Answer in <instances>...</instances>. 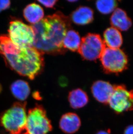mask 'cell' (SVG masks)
Wrapping results in <instances>:
<instances>
[{
  "label": "cell",
  "mask_w": 133,
  "mask_h": 134,
  "mask_svg": "<svg viewBox=\"0 0 133 134\" xmlns=\"http://www.w3.org/2000/svg\"><path fill=\"white\" fill-rule=\"evenodd\" d=\"M34 31L33 47L43 54L62 55L66 49L63 41L68 30L71 29L70 18L60 12L43 18L31 25Z\"/></svg>",
  "instance_id": "6da1fadb"
},
{
  "label": "cell",
  "mask_w": 133,
  "mask_h": 134,
  "mask_svg": "<svg viewBox=\"0 0 133 134\" xmlns=\"http://www.w3.org/2000/svg\"><path fill=\"white\" fill-rule=\"evenodd\" d=\"M104 42L108 48L119 49L122 44L123 38L119 30L111 27L105 31Z\"/></svg>",
  "instance_id": "4fadbf2b"
},
{
  "label": "cell",
  "mask_w": 133,
  "mask_h": 134,
  "mask_svg": "<svg viewBox=\"0 0 133 134\" xmlns=\"http://www.w3.org/2000/svg\"><path fill=\"white\" fill-rule=\"evenodd\" d=\"M81 41V39L78 32L71 29L68 30L63 40V47L66 49L73 52L78 51Z\"/></svg>",
  "instance_id": "e0dca14e"
},
{
  "label": "cell",
  "mask_w": 133,
  "mask_h": 134,
  "mask_svg": "<svg viewBox=\"0 0 133 134\" xmlns=\"http://www.w3.org/2000/svg\"><path fill=\"white\" fill-rule=\"evenodd\" d=\"M124 134H133V125L127 126L124 130Z\"/></svg>",
  "instance_id": "44dd1931"
},
{
  "label": "cell",
  "mask_w": 133,
  "mask_h": 134,
  "mask_svg": "<svg viewBox=\"0 0 133 134\" xmlns=\"http://www.w3.org/2000/svg\"><path fill=\"white\" fill-rule=\"evenodd\" d=\"M8 37L12 43L20 48L33 47L34 31L31 26L28 25L21 20L15 19L10 22Z\"/></svg>",
  "instance_id": "5b68a950"
},
{
  "label": "cell",
  "mask_w": 133,
  "mask_h": 134,
  "mask_svg": "<svg viewBox=\"0 0 133 134\" xmlns=\"http://www.w3.org/2000/svg\"><path fill=\"white\" fill-rule=\"evenodd\" d=\"M38 1L46 8H53L58 2V1Z\"/></svg>",
  "instance_id": "d6986e66"
},
{
  "label": "cell",
  "mask_w": 133,
  "mask_h": 134,
  "mask_svg": "<svg viewBox=\"0 0 133 134\" xmlns=\"http://www.w3.org/2000/svg\"><path fill=\"white\" fill-rule=\"evenodd\" d=\"M93 10L89 7H80L72 12L70 15V19L75 24L85 25L93 21Z\"/></svg>",
  "instance_id": "7c38bea8"
},
{
  "label": "cell",
  "mask_w": 133,
  "mask_h": 134,
  "mask_svg": "<svg viewBox=\"0 0 133 134\" xmlns=\"http://www.w3.org/2000/svg\"><path fill=\"white\" fill-rule=\"evenodd\" d=\"M98 11L102 14H109L113 12L118 5L117 1L114 0H101L95 3Z\"/></svg>",
  "instance_id": "ac0fdd59"
},
{
  "label": "cell",
  "mask_w": 133,
  "mask_h": 134,
  "mask_svg": "<svg viewBox=\"0 0 133 134\" xmlns=\"http://www.w3.org/2000/svg\"><path fill=\"white\" fill-rule=\"evenodd\" d=\"M81 120L77 114L68 113L62 115L59 121V127L64 133L73 134L79 129Z\"/></svg>",
  "instance_id": "30bf717a"
},
{
  "label": "cell",
  "mask_w": 133,
  "mask_h": 134,
  "mask_svg": "<svg viewBox=\"0 0 133 134\" xmlns=\"http://www.w3.org/2000/svg\"><path fill=\"white\" fill-rule=\"evenodd\" d=\"M1 91H2V86H1V85L0 84V93L1 92Z\"/></svg>",
  "instance_id": "d4e9b609"
},
{
  "label": "cell",
  "mask_w": 133,
  "mask_h": 134,
  "mask_svg": "<svg viewBox=\"0 0 133 134\" xmlns=\"http://www.w3.org/2000/svg\"><path fill=\"white\" fill-rule=\"evenodd\" d=\"M10 90L15 98L22 101L27 99L30 93L29 84L23 80L14 82L10 86Z\"/></svg>",
  "instance_id": "2e32d148"
},
{
  "label": "cell",
  "mask_w": 133,
  "mask_h": 134,
  "mask_svg": "<svg viewBox=\"0 0 133 134\" xmlns=\"http://www.w3.org/2000/svg\"><path fill=\"white\" fill-rule=\"evenodd\" d=\"M116 113L133 110V90L129 91L124 85H116L108 103Z\"/></svg>",
  "instance_id": "ba28073f"
},
{
  "label": "cell",
  "mask_w": 133,
  "mask_h": 134,
  "mask_svg": "<svg viewBox=\"0 0 133 134\" xmlns=\"http://www.w3.org/2000/svg\"><path fill=\"white\" fill-rule=\"evenodd\" d=\"M0 54L12 70L21 76L33 80L44 70V54L34 47L20 48L8 36H0Z\"/></svg>",
  "instance_id": "7a4b0ae2"
},
{
  "label": "cell",
  "mask_w": 133,
  "mask_h": 134,
  "mask_svg": "<svg viewBox=\"0 0 133 134\" xmlns=\"http://www.w3.org/2000/svg\"><path fill=\"white\" fill-rule=\"evenodd\" d=\"M91 90L93 97L97 101L107 104L113 92L114 86L106 81L98 80L93 83Z\"/></svg>",
  "instance_id": "9c48e42d"
},
{
  "label": "cell",
  "mask_w": 133,
  "mask_h": 134,
  "mask_svg": "<svg viewBox=\"0 0 133 134\" xmlns=\"http://www.w3.org/2000/svg\"><path fill=\"white\" fill-rule=\"evenodd\" d=\"M27 103L16 102L0 115V124L9 134H20L26 129Z\"/></svg>",
  "instance_id": "3957f363"
},
{
  "label": "cell",
  "mask_w": 133,
  "mask_h": 134,
  "mask_svg": "<svg viewBox=\"0 0 133 134\" xmlns=\"http://www.w3.org/2000/svg\"><path fill=\"white\" fill-rule=\"evenodd\" d=\"M100 59L104 70L108 73H119L127 68L128 58L120 49L106 47Z\"/></svg>",
  "instance_id": "8992f818"
},
{
  "label": "cell",
  "mask_w": 133,
  "mask_h": 134,
  "mask_svg": "<svg viewBox=\"0 0 133 134\" xmlns=\"http://www.w3.org/2000/svg\"><path fill=\"white\" fill-rule=\"evenodd\" d=\"M112 27L120 31L128 30L132 25V22L125 12L120 8H116L110 18Z\"/></svg>",
  "instance_id": "8fae6325"
},
{
  "label": "cell",
  "mask_w": 133,
  "mask_h": 134,
  "mask_svg": "<svg viewBox=\"0 0 133 134\" xmlns=\"http://www.w3.org/2000/svg\"><path fill=\"white\" fill-rule=\"evenodd\" d=\"M106 47L100 35L89 33L82 38L77 52L85 60H95L100 58Z\"/></svg>",
  "instance_id": "52a82bcc"
},
{
  "label": "cell",
  "mask_w": 133,
  "mask_h": 134,
  "mask_svg": "<svg viewBox=\"0 0 133 134\" xmlns=\"http://www.w3.org/2000/svg\"><path fill=\"white\" fill-rule=\"evenodd\" d=\"M23 14L25 19L32 25L39 22L44 18L43 9L36 3L29 4L24 8Z\"/></svg>",
  "instance_id": "5bb4252c"
},
{
  "label": "cell",
  "mask_w": 133,
  "mask_h": 134,
  "mask_svg": "<svg viewBox=\"0 0 133 134\" xmlns=\"http://www.w3.org/2000/svg\"><path fill=\"white\" fill-rule=\"evenodd\" d=\"M69 2H76L77 1H68Z\"/></svg>",
  "instance_id": "cb8c5ba5"
},
{
  "label": "cell",
  "mask_w": 133,
  "mask_h": 134,
  "mask_svg": "<svg viewBox=\"0 0 133 134\" xmlns=\"http://www.w3.org/2000/svg\"><path fill=\"white\" fill-rule=\"evenodd\" d=\"M29 134V133H27V132H26V133H24V134Z\"/></svg>",
  "instance_id": "484cf974"
},
{
  "label": "cell",
  "mask_w": 133,
  "mask_h": 134,
  "mask_svg": "<svg viewBox=\"0 0 133 134\" xmlns=\"http://www.w3.org/2000/svg\"><path fill=\"white\" fill-rule=\"evenodd\" d=\"M68 99L70 106L74 109L83 107L89 102V98L87 93L79 88L70 91Z\"/></svg>",
  "instance_id": "9a60e30c"
},
{
  "label": "cell",
  "mask_w": 133,
  "mask_h": 134,
  "mask_svg": "<svg viewBox=\"0 0 133 134\" xmlns=\"http://www.w3.org/2000/svg\"><path fill=\"white\" fill-rule=\"evenodd\" d=\"M33 96L36 99L40 100V99H41V97L40 96V94H39V93L38 92H35L33 93Z\"/></svg>",
  "instance_id": "7402d4cb"
},
{
  "label": "cell",
  "mask_w": 133,
  "mask_h": 134,
  "mask_svg": "<svg viewBox=\"0 0 133 134\" xmlns=\"http://www.w3.org/2000/svg\"><path fill=\"white\" fill-rule=\"evenodd\" d=\"M10 5V1L8 0L0 1V12L8 9Z\"/></svg>",
  "instance_id": "ffe728a7"
},
{
  "label": "cell",
  "mask_w": 133,
  "mask_h": 134,
  "mask_svg": "<svg viewBox=\"0 0 133 134\" xmlns=\"http://www.w3.org/2000/svg\"><path fill=\"white\" fill-rule=\"evenodd\" d=\"M50 120L43 106L37 104L29 109L27 115L26 129L29 134H47L52 130Z\"/></svg>",
  "instance_id": "277c9868"
},
{
  "label": "cell",
  "mask_w": 133,
  "mask_h": 134,
  "mask_svg": "<svg viewBox=\"0 0 133 134\" xmlns=\"http://www.w3.org/2000/svg\"><path fill=\"white\" fill-rule=\"evenodd\" d=\"M96 134H110V132L106 131H100L98 132Z\"/></svg>",
  "instance_id": "603a6c76"
}]
</instances>
